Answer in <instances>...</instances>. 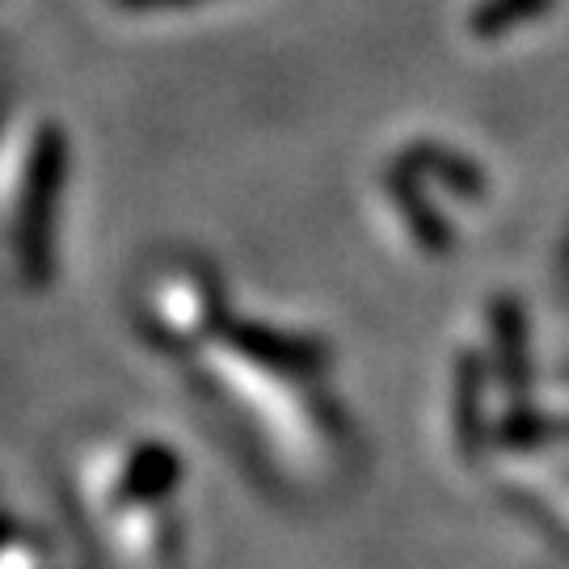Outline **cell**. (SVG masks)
Wrapping results in <instances>:
<instances>
[{"label": "cell", "instance_id": "6da1fadb", "mask_svg": "<svg viewBox=\"0 0 569 569\" xmlns=\"http://www.w3.org/2000/svg\"><path fill=\"white\" fill-rule=\"evenodd\" d=\"M63 182V136L60 131H42L34 143V161H30V182L21 199V270L30 283H47L51 274V220H56V199Z\"/></svg>", "mask_w": 569, "mask_h": 569}, {"label": "cell", "instance_id": "7a4b0ae2", "mask_svg": "<svg viewBox=\"0 0 569 569\" xmlns=\"http://www.w3.org/2000/svg\"><path fill=\"white\" fill-rule=\"evenodd\" d=\"M224 342L241 350L249 363L279 371V376H321L329 367V346L300 333H279L258 321H228Z\"/></svg>", "mask_w": 569, "mask_h": 569}, {"label": "cell", "instance_id": "3957f363", "mask_svg": "<svg viewBox=\"0 0 569 569\" xmlns=\"http://www.w3.org/2000/svg\"><path fill=\"white\" fill-rule=\"evenodd\" d=\"M493 350H498V380L510 406H523L531 388V363H528V321L523 308L510 296L493 300Z\"/></svg>", "mask_w": 569, "mask_h": 569}, {"label": "cell", "instance_id": "277c9868", "mask_svg": "<svg viewBox=\"0 0 569 569\" xmlns=\"http://www.w3.org/2000/svg\"><path fill=\"white\" fill-rule=\"evenodd\" d=\"M388 194H392V203L401 211V220L409 224L413 232V241L422 244L427 253H448L456 237H451V228L443 224V216L427 203V194H422V178L409 169V164H397L392 173H388Z\"/></svg>", "mask_w": 569, "mask_h": 569}, {"label": "cell", "instance_id": "5b68a950", "mask_svg": "<svg viewBox=\"0 0 569 569\" xmlns=\"http://www.w3.org/2000/svg\"><path fill=\"white\" fill-rule=\"evenodd\" d=\"M418 178H430V182L448 186L451 194H460V199H486V173L477 169V164L460 157V152H448V148H439V143H413L406 148V161Z\"/></svg>", "mask_w": 569, "mask_h": 569}, {"label": "cell", "instance_id": "8992f818", "mask_svg": "<svg viewBox=\"0 0 569 569\" xmlns=\"http://www.w3.org/2000/svg\"><path fill=\"white\" fill-rule=\"evenodd\" d=\"M456 439L465 456H477L486 443V367L472 350H465L456 363Z\"/></svg>", "mask_w": 569, "mask_h": 569}, {"label": "cell", "instance_id": "52a82bcc", "mask_svg": "<svg viewBox=\"0 0 569 569\" xmlns=\"http://www.w3.org/2000/svg\"><path fill=\"white\" fill-rule=\"evenodd\" d=\"M182 481V465L169 448H143L136 456V465L127 468L122 477V489L127 498H161L169 489Z\"/></svg>", "mask_w": 569, "mask_h": 569}, {"label": "cell", "instance_id": "ba28073f", "mask_svg": "<svg viewBox=\"0 0 569 569\" xmlns=\"http://www.w3.org/2000/svg\"><path fill=\"white\" fill-rule=\"evenodd\" d=\"M545 9H552V0H481L468 13V30L477 39H498L515 26H528L531 18H540Z\"/></svg>", "mask_w": 569, "mask_h": 569}, {"label": "cell", "instance_id": "9c48e42d", "mask_svg": "<svg viewBox=\"0 0 569 569\" xmlns=\"http://www.w3.org/2000/svg\"><path fill=\"white\" fill-rule=\"evenodd\" d=\"M131 9H161V4H194V0H122Z\"/></svg>", "mask_w": 569, "mask_h": 569}]
</instances>
